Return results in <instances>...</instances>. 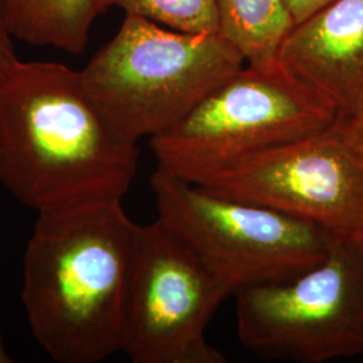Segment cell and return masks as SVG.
<instances>
[{
  "instance_id": "277c9868",
  "label": "cell",
  "mask_w": 363,
  "mask_h": 363,
  "mask_svg": "<svg viewBox=\"0 0 363 363\" xmlns=\"http://www.w3.org/2000/svg\"><path fill=\"white\" fill-rule=\"evenodd\" d=\"M337 108L280 60L244 65L150 139L157 169L191 183L333 125Z\"/></svg>"
},
{
  "instance_id": "6da1fadb",
  "label": "cell",
  "mask_w": 363,
  "mask_h": 363,
  "mask_svg": "<svg viewBox=\"0 0 363 363\" xmlns=\"http://www.w3.org/2000/svg\"><path fill=\"white\" fill-rule=\"evenodd\" d=\"M138 162V144L108 128L78 70L18 60L0 79V183L27 208L121 201Z\"/></svg>"
},
{
  "instance_id": "2e32d148",
  "label": "cell",
  "mask_w": 363,
  "mask_h": 363,
  "mask_svg": "<svg viewBox=\"0 0 363 363\" xmlns=\"http://www.w3.org/2000/svg\"><path fill=\"white\" fill-rule=\"evenodd\" d=\"M11 362H13V358H11V355L9 354L7 349H6V343H4L3 334H1V330H0V363Z\"/></svg>"
},
{
  "instance_id": "8fae6325",
  "label": "cell",
  "mask_w": 363,
  "mask_h": 363,
  "mask_svg": "<svg viewBox=\"0 0 363 363\" xmlns=\"http://www.w3.org/2000/svg\"><path fill=\"white\" fill-rule=\"evenodd\" d=\"M220 34L247 65H272L294 27L284 0H217Z\"/></svg>"
},
{
  "instance_id": "5b68a950",
  "label": "cell",
  "mask_w": 363,
  "mask_h": 363,
  "mask_svg": "<svg viewBox=\"0 0 363 363\" xmlns=\"http://www.w3.org/2000/svg\"><path fill=\"white\" fill-rule=\"evenodd\" d=\"M157 220L194 250L229 296L325 259L334 233L283 211L211 193L164 169L151 177Z\"/></svg>"
},
{
  "instance_id": "9a60e30c",
  "label": "cell",
  "mask_w": 363,
  "mask_h": 363,
  "mask_svg": "<svg viewBox=\"0 0 363 363\" xmlns=\"http://www.w3.org/2000/svg\"><path fill=\"white\" fill-rule=\"evenodd\" d=\"M346 130L350 133L351 138L355 140V143L359 144L363 148V112L357 116L350 118H342Z\"/></svg>"
},
{
  "instance_id": "5bb4252c",
  "label": "cell",
  "mask_w": 363,
  "mask_h": 363,
  "mask_svg": "<svg viewBox=\"0 0 363 363\" xmlns=\"http://www.w3.org/2000/svg\"><path fill=\"white\" fill-rule=\"evenodd\" d=\"M18 61L13 50V38L7 34L0 23V79L13 67Z\"/></svg>"
},
{
  "instance_id": "8992f818",
  "label": "cell",
  "mask_w": 363,
  "mask_h": 363,
  "mask_svg": "<svg viewBox=\"0 0 363 363\" xmlns=\"http://www.w3.org/2000/svg\"><path fill=\"white\" fill-rule=\"evenodd\" d=\"M234 298L238 337L261 357L320 363L363 355V233H334L308 271Z\"/></svg>"
},
{
  "instance_id": "ba28073f",
  "label": "cell",
  "mask_w": 363,
  "mask_h": 363,
  "mask_svg": "<svg viewBox=\"0 0 363 363\" xmlns=\"http://www.w3.org/2000/svg\"><path fill=\"white\" fill-rule=\"evenodd\" d=\"M198 186L331 233H363V148L340 117L325 130L249 156Z\"/></svg>"
},
{
  "instance_id": "30bf717a",
  "label": "cell",
  "mask_w": 363,
  "mask_h": 363,
  "mask_svg": "<svg viewBox=\"0 0 363 363\" xmlns=\"http://www.w3.org/2000/svg\"><path fill=\"white\" fill-rule=\"evenodd\" d=\"M103 0H0V23L13 39L79 55Z\"/></svg>"
},
{
  "instance_id": "52a82bcc",
  "label": "cell",
  "mask_w": 363,
  "mask_h": 363,
  "mask_svg": "<svg viewBox=\"0 0 363 363\" xmlns=\"http://www.w3.org/2000/svg\"><path fill=\"white\" fill-rule=\"evenodd\" d=\"M230 298L203 261L160 220L139 226L124 304L123 347L135 363H226L208 323Z\"/></svg>"
},
{
  "instance_id": "4fadbf2b",
  "label": "cell",
  "mask_w": 363,
  "mask_h": 363,
  "mask_svg": "<svg viewBox=\"0 0 363 363\" xmlns=\"http://www.w3.org/2000/svg\"><path fill=\"white\" fill-rule=\"evenodd\" d=\"M331 1L333 0H284L294 26L303 22Z\"/></svg>"
},
{
  "instance_id": "7a4b0ae2",
  "label": "cell",
  "mask_w": 363,
  "mask_h": 363,
  "mask_svg": "<svg viewBox=\"0 0 363 363\" xmlns=\"http://www.w3.org/2000/svg\"><path fill=\"white\" fill-rule=\"evenodd\" d=\"M139 226L121 201L38 213L23 257L22 301L52 361L99 363L121 351Z\"/></svg>"
},
{
  "instance_id": "7c38bea8",
  "label": "cell",
  "mask_w": 363,
  "mask_h": 363,
  "mask_svg": "<svg viewBox=\"0 0 363 363\" xmlns=\"http://www.w3.org/2000/svg\"><path fill=\"white\" fill-rule=\"evenodd\" d=\"M105 10L117 7L125 15L148 19L182 33H220L217 0H103Z\"/></svg>"
},
{
  "instance_id": "3957f363",
  "label": "cell",
  "mask_w": 363,
  "mask_h": 363,
  "mask_svg": "<svg viewBox=\"0 0 363 363\" xmlns=\"http://www.w3.org/2000/svg\"><path fill=\"white\" fill-rule=\"evenodd\" d=\"M244 65L220 33H182L125 15L116 35L78 76L112 133L138 144L178 123Z\"/></svg>"
},
{
  "instance_id": "9c48e42d",
  "label": "cell",
  "mask_w": 363,
  "mask_h": 363,
  "mask_svg": "<svg viewBox=\"0 0 363 363\" xmlns=\"http://www.w3.org/2000/svg\"><path fill=\"white\" fill-rule=\"evenodd\" d=\"M279 60L337 108L363 112V0H333L291 28Z\"/></svg>"
}]
</instances>
